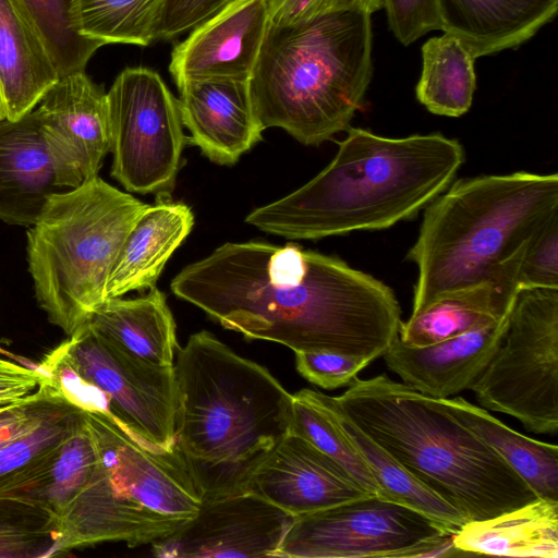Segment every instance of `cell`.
<instances>
[{
  "label": "cell",
  "instance_id": "19",
  "mask_svg": "<svg viewBox=\"0 0 558 558\" xmlns=\"http://www.w3.org/2000/svg\"><path fill=\"white\" fill-rule=\"evenodd\" d=\"M508 315L424 347L407 345L398 337L383 357L407 386L436 399L449 398L469 389L484 369L502 340Z\"/></svg>",
  "mask_w": 558,
  "mask_h": 558
},
{
  "label": "cell",
  "instance_id": "32",
  "mask_svg": "<svg viewBox=\"0 0 558 558\" xmlns=\"http://www.w3.org/2000/svg\"><path fill=\"white\" fill-rule=\"evenodd\" d=\"M292 397L290 433L305 438L333 459L366 492L387 498L365 461L318 400L315 390L304 388Z\"/></svg>",
  "mask_w": 558,
  "mask_h": 558
},
{
  "label": "cell",
  "instance_id": "4",
  "mask_svg": "<svg viewBox=\"0 0 558 558\" xmlns=\"http://www.w3.org/2000/svg\"><path fill=\"white\" fill-rule=\"evenodd\" d=\"M365 434L468 521L483 520L538 497L490 447L424 395L386 374L361 379L333 397Z\"/></svg>",
  "mask_w": 558,
  "mask_h": 558
},
{
  "label": "cell",
  "instance_id": "30",
  "mask_svg": "<svg viewBox=\"0 0 558 558\" xmlns=\"http://www.w3.org/2000/svg\"><path fill=\"white\" fill-rule=\"evenodd\" d=\"M168 0H75L80 33L92 40L141 47L157 40Z\"/></svg>",
  "mask_w": 558,
  "mask_h": 558
},
{
  "label": "cell",
  "instance_id": "18",
  "mask_svg": "<svg viewBox=\"0 0 558 558\" xmlns=\"http://www.w3.org/2000/svg\"><path fill=\"white\" fill-rule=\"evenodd\" d=\"M68 190L37 110L17 120H0V220L31 227L48 199Z\"/></svg>",
  "mask_w": 558,
  "mask_h": 558
},
{
  "label": "cell",
  "instance_id": "5",
  "mask_svg": "<svg viewBox=\"0 0 558 558\" xmlns=\"http://www.w3.org/2000/svg\"><path fill=\"white\" fill-rule=\"evenodd\" d=\"M371 15L340 11L269 25L250 78L264 130L317 146L350 128L373 75Z\"/></svg>",
  "mask_w": 558,
  "mask_h": 558
},
{
  "label": "cell",
  "instance_id": "33",
  "mask_svg": "<svg viewBox=\"0 0 558 558\" xmlns=\"http://www.w3.org/2000/svg\"><path fill=\"white\" fill-rule=\"evenodd\" d=\"M58 515L47 506L21 497H0V558L51 557Z\"/></svg>",
  "mask_w": 558,
  "mask_h": 558
},
{
  "label": "cell",
  "instance_id": "35",
  "mask_svg": "<svg viewBox=\"0 0 558 558\" xmlns=\"http://www.w3.org/2000/svg\"><path fill=\"white\" fill-rule=\"evenodd\" d=\"M73 405L45 376L34 392L0 407V449L31 434L46 421Z\"/></svg>",
  "mask_w": 558,
  "mask_h": 558
},
{
  "label": "cell",
  "instance_id": "42",
  "mask_svg": "<svg viewBox=\"0 0 558 558\" xmlns=\"http://www.w3.org/2000/svg\"><path fill=\"white\" fill-rule=\"evenodd\" d=\"M45 379L31 368L0 357V407L19 401L34 392Z\"/></svg>",
  "mask_w": 558,
  "mask_h": 558
},
{
  "label": "cell",
  "instance_id": "11",
  "mask_svg": "<svg viewBox=\"0 0 558 558\" xmlns=\"http://www.w3.org/2000/svg\"><path fill=\"white\" fill-rule=\"evenodd\" d=\"M111 175L126 191L169 194L187 138L179 100L154 70H123L107 93Z\"/></svg>",
  "mask_w": 558,
  "mask_h": 558
},
{
  "label": "cell",
  "instance_id": "15",
  "mask_svg": "<svg viewBox=\"0 0 558 558\" xmlns=\"http://www.w3.org/2000/svg\"><path fill=\"white\" fill-rule=\"evenodd\" d=\"M269 25L266 0L230 1L174 46L169 71L178 88L195 81H250Z\"/></svg>",
  "mask_w": 558,
  "mask_h": 558
},
{
  "label": "cell",
  "instance_id": "43",
  "mask_svg": "<svg viewBox=\"0 0 558 558\" xmlns=\"http://www.w3.org/2000/svg\"><path fill=\"white\" fill-rule=\"evenodd\" d=\"M5 118H7L5 107H4L2 95L0 92V120L5 119Z\"/></svg>",
  "mask_w": 558,
  "mask_h": 558
},
{
  "label": "cell",
  "instance_id": "6",
  "mask_svg": "<svg viewBox=\"0 0 558 558\" xmlns=\"http://www.w3.org/2000/svg\"><path fill=\"white\" fill-rule=\"evenodd\" d=\"M558 215V174L518 171L454 182L426 207L407 258L418 270L413 311L495 278Z\"/></svg>",
  "mask_w": 558,
  "mask_h": 558
},
{
  "label": "cell",
  "instance_id": "7",
  "mask_svg": "<svg viewBox=\"0 0 558 558\" xmlns=\"http://www.w3.org/2000/svg\"><path fill=\"white\" fill-rule=\"evenodd\" d=\"M86 421L96 462L58 519L51 557L109 542L153 544L196 514L203 494L175 446L145 442L102 412H86Z\"/></svg>",
  "mask_w": 558,
  "mask_h": 558
},
{
  "label": "cell",
  "instance_id": "41",
  "mask_svg": "<svg viewBox=\"0 0 558 558\" xmlns=\"http://www.w3.org/2000/svg\"><path fill=\"white\" fill-rule=\"evenodd\" d=\"M232 0H168L157 32V40H171L190 32Z\"/></svg>",
  "mask_w": 558,
  "mask_h": 558
},
{
  "label": "cell",
  "instance_id": "38",
  "mask_svg": "<svg viewBox=\"0 0 558 558\" xmlns=\"http://www.w3.org/2000/svg\"><path fill=\"white\" fill-rule=\"evenodd\" d=\"M369 363L366 359L331 352H295V366L301 376L324 389L349 386Z\"/></svg>",
  "mask_w": 558,
  "mask_h": 558
},
{
  "label": "cell",
  "instance_id": "8",
  "mask_svg": "<svg viewBox=\"0 0 558 558\" xmlns=\"http://www.w3.org/2000/svg\"><path fill=\"white\" fill-rule=\"evenodd\" d=\"M147 204L96 177L53 194L27 232L38 305L69 337L106 301L119 251Z\"/></svg>",
  "mask_w": 558,
  "mask_h": 558
},
{
  "label": "cell",
  "instance_id": "29",
  "mask_svg": "<svg viewBox=\"0 0 558 558\" xmlns=\"http://www.w3.org/2000/svg\"><path fill=\"white\" fill-rule=\"evenodd\" d=\"M417 100L432 113L458 118L469 111L476 87L475 58L454 36L430 37L422 47Z\"/></svg>",
  "mask_w": 558,
  "mask_h": 558
},
{
  "label": "cell",
  "instance_id": "3",
  "mask_svg": "<svg viewBox=\"0 0 558 558\" xmlns=\"http://www.w3.org/2000/svg\"><path fill=\"white\" fill-rule=\"evenodd\" d=\"M174 446L203 500L246 492L290 432L292 395L264 366L207 330L178 348Z\"/></svg>",
  "mask_w": 558,
  "mask_h": 558
},
{
  "label": "cell",
  "instance_id": "28",
  "mask_svg": "<svg viewBox=\"0 0 558 558\" xmlns=\"http://www.w3.org/2000/svg\"><path fill=\"white\" fill-rule=\"evenodd\" d=\"M85 413L73 405L1 448L0 497H21L44 505L41 496L53 462L64 441L83 423Z\"/></svg>",
  "mask_w": 558,
  "mask_h": 558
},
{
  "label": "cell",
  "instance_id": "14",
  "mask_svg": "<svg viewBox=\"0 0 558 558\" xmlns=\"http://www.w3.org/2000/svg\"><path fill=\"white\" fill-rule=\"evenodd\" d=\"M35 108L50 154L71 190L98 177L110 151L107 93L84 71L62 75Z\"/></svg>",
  "mask_w": 558,
  "mask_h": 558
},
{
  "label": "cell",
  "instance_id": "24",
  "mask_svg": "<svg viewBox=\"0 0 558 558\" xmlns=\"http://www.w3.org/2000/svg\"><path fill=\"white\" fill-rule=\"evenodd\" d=\"M106 342L146 363L171 367L178 349L166 295L155 287L133 299H108L86 323Z\"/></svg>",
  "mask_w": 558,
  "mask_h": 558
},
{
  "label": "cell",
  "instance_id": "22",
  "mask_svg": "<svg viewBox=\"0 0 558 558\" xmlns=\"http://www.w3.org/2000/svg\"><path fill=\"white\" fill-rule=\"evenodd\" d=\"M194 215L184 203L160 198L137 217L106 286V300L155 287L166 263L189 235Z\"/></svg>",
  "mask_w": 558,
  "mask_h": 558
},
{
  "label": "cell",
  "instance_id": "13",
  "mask_svg": "<svg viewBox=\"0 0 558 558\" xmlns=\"http://www.w3.org/2000/svg\"><path fill=\"white\" fill-rule=\"evenodd\" d=\"M294 517L248 490L206 499L171 535L153 543L160 558L276 557Z\"/></svg>",
  "mask_w": 558,
  "mask_h": 558
},
{
  "label": "cell",
  "instance_id": "39",
  "mask_svg": "<svg viewBox=\"0 0 558 558\" xmlns=\"http://www.w3.org/2000/svg\"><path fill=\"white\" fill-rule=\"evenodd\" d=\"M271 25L284 26L340 11L373 14L384 9L385 0H266Z\"/></svg>",
  "mask_w": 558,
  "mask_h": 558
},
{
  "label": "cell",
  "instance_id": "36",
  "mask_svg": "<svg viewBox=\"0 0 558 558\" xmlns=\"http://www.w3.org/2000/svg\"><path fill=\"white\" fill-rule=\"evenodd\" d=\"M520 289H558V215L526 244L518 270Z\"/></svg>",
  "mask_w": 558,
  "mask_h": 558
},
{
  "label": "cell",
  "instance_id": "37",
  "mask_svg": "<svg viewBox=\"0 0 558 558\" xmlns=\"http://www.w3.org/2000/svg\"><path fill=\"white\" fill-rule=\"evenodd\" d=\"M36 368L70 403L86 412H102L110 415L105 393L76 372L59 347L51 350Z\"/></svg>",
  "mask_w": 558,
  "mask_h": 558
},
{
  "label": "cell",
  "instance_id": "20",
  "mask_svg": "<svg viewBox=\"0 0 558 558\" xmlns=\"http://www.w3.org/2000/svg\"><path fill=\"white\" fill-rule=\"evenodd\" d=\"M524 248L507 262L495 278L445 293L412 313L400 324L401 342L424 347L507 316L519 291L518 270Z\"/></svg>",
  "mask_w": 558,
  "mask_h": 558
},
{
  "label": "cell",
  "instance_id": "10",
  "mask_svg": "<svg viewBox=\"0 0 558 558\" xmlns=\"http://www.w3.org/2000/svg\"><path fill=\"white\" fill-rule=\"evenodd\" d=\"M454 531L422 512L377 496L294 517L279 558H422L465 556Z\"/></svg>",
  "mask_w": 558,
  "mask_h": 558
},
{
  "label": "cell",
  "instance_id": "2",
  "mask_svg": "<svg viewBox=\"0 0 558 558\" xmlns=\"http://www.w3.org/2000/svg\"><path fill=\"white\" fill-rule=\"evenodd\" d=\"M464 160L461 143L440 133L395 138L349 128L324 170L245 221L289 240L387 229L445 192Z\"/></svg>",
  "mask_w": 558,
  "mask_h": 558
},
{
  "label": "cell",
  "instance_id": "1",
  "mask_svg": "<svg viewBox=\"0 0 558 558\" xmlns=\"http://www.w3.org/2000/svg\"><path fill=\"white\" fill-rule=\"evenodd\" d=\"M172 292L226 329L294 352L380 357L401 311L383 281L298 244L226 243L184 267Z\"/></svg>",
  "mask_w": 558,
  "mask_h": 558
},
{
  "label": "cell",
  "instance_id": "26",
  "mask_svg": "<svg viewBox=\"0 0 558 558\" xmlns=\"http://www.w3.org/2000/svg\"><path fill=\"white\" fill-rule=\"evenodd\" d=\"M451 415L497 452L538 498L558 501V447L526 437L462 397L439 399Z\"/></svg>",
  "mask_w": 558,
  "mask_h": 558
},
{
  "label": "cell",
  "instance_id": "27",
  "mask_svg": "<svg viewBox=\"0 0 558 558\" xmlns=\"http://www.w3.org/2000/svg\"><path fill=\"white\" fill-rule=\"evenodd\" d=\"M315 392L342 435L365 461L388 499L411 507L454 532L469 522L457 508L420 482L352 422L333 397L317 390Z\"/></svg>",
  "mask_w": 558,
  "mask_h": 558
},
{
  "label": "cell",
  "instance_id": "16",
  "mask_svg": "<svg viewBox=\"0 0 558 558\" xmlns=\"http://www.w3.org/2000/svg\"><path fill=\"white\" fill-rule=\"evenodd\" d=\"M246 490L293 517L372 495L333 459L290 432L255 470Z\"/></svg>",
  "mask_w": 558,
  "mask_h": 558
},
{
  "label": "cell",
  "instance_id": "23",
  "mask_svg": "<svg viewBox=\"0 0 558 558\" xmlns=\"http://www.w3.org/2000/svg\"><path fill=\"white\" fill-rule=\"evenodd\" d=\"M60 77L40 36L15 0H0V92L7 119L33 111Z\"/></svg>",
  "mask_w": 558,
  "mask_h": 558
},
{
  "label": "cell",
  "instance_id": "34",
  "mask_svg": "<svg viewBox=\"0 0 558 558\" xmlns=\"http://www.w3.org/2000/svg\"><path fill=\"white\" fill-rule=\"evenodd\" d=\"M95 462L96 449L85 413L81 426L62 445L43 492V502L58 519L84 487Z\"/></svg>",
  "mask_w": 558,
  "mask_h": 558
},
{
  "label": "cell",
  "instance_id": "31",
  "mask_svg": "<svg viewBox=\"0 0 558 558\" xmlns=\"http://www.w3.org/2000/svg\"><path fill=\"white\" fill-rule=\"evenodd\" d=\"M40 36L60 76L84 71L102 46L83 36L75 17V0H15Z\"/></svg>",
  "mask_w": 558,
  "mask_h": 558
},
{
  "label": "cell",
  "instance_id": "17",
  "mask_svg": "<svg viewBox=\"0 0 558 558\" xmlns=\"http://www.w3.org/2000/svg\"><path fill=\"white\" fill-rule=\"evenodd\" d=\"M179 107L190 142L213 162L233 165L262 141L264 131L250 81L208 80L179 87Z\"/></svg>",
  "mask_w": 558,
  "mask_h": 558
},
{
  "label": "cell",
  "instance_id": "21",
  "mask_svg": "<svg viewBox=\"0 0 558 558\" xmlns=\"http://www.w3.org/2000/svg\"><path fill=\"white\" fill-rule=\"evenodd\" d=\"M557 10L558 0H438L440 29L475 59L522 45Z\"/></svg>",
  "mask_w": 558,
  "mask_h": 558
},
{
  "label": "cell",
  "instance_id": "25",
  "mask_svg": "<svg viewBox=\"0 0 558 558\" xmlns=\"http://www.w3.org/2000/svg\"><path fill=\"white\" fill-rule=\"evenodd\" d=\"M464 555L558 557V501L537 498L498 515L469 521L452 535Z\"/></svg>",
  "mask_w": 558,
  "mask_h": 558
},
{
  "label": "cell",
  "instance_id": "9",
  "mask_svg": "<svg viewBox=\"0 0 558 558\" xmlns=\"http://www.w3.org/2000/svg\"><path fill=\"white\" fill-rule=\"evenodd\" d=\"M469 389L529 432H558V289L518 291L502 340Z\"/></svg>",
  "mask_w": 558,
  "mask_h": 558
},
{
  "label": "cell",
  "instance_id": "40",
  "mask_svg": "<svg viewBox=\"0 0 558 558\" xmlns=\"http://www.w3.org/2000/svg\"><path fill=\"white\" fill-rule=\"evenodd\" d=\"M388 25L404 46L440 29L438 0H385Z\"/></svg>",
  "mask_w": 558,
  "mask_h": 558
},
{
  "label": "cell",
  "instance_id": "12",
  "mask_svg": "<svg viewBox=\"0 0 558 558\" xmlns=\"http://www.w3.org/2000/svg\"><path fill=\"white\" fill-rule=\"evenodd\" d=\"M66 361L108 399L109 414L141 440L174 446L178 385L174 365L137 360L100 338L84 324L58 345Z\"/></svg>",
  "mask_w": 558,
  "mask_h": 558
}]
</instances>
